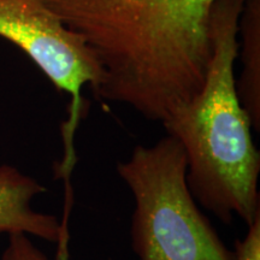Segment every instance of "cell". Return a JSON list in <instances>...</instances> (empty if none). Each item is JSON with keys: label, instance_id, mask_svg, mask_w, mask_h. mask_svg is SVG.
<instances>
[{"label": "cell", "instance_id": "obj_1", "mask_svg": "<svg viewBox=\"0 0 260 260\" xmlns=\"http://www.w3.org/2000/svg\"><path fill=\"white\" fill-rule=\"evenodd\" d=\"M95 54L93 94L162 122L203 87L216 0H45Z\"/></svg>", "mask_w": 260, "mask_h": 260}, {"label": "cell", "instance_id": "obj_2", "mask_svg": "<svg viewBox=\"0 0 260 260\" xmlns=\"http://www.w3.org/2000/svg\"><path fill=\"white\" fill-rule=\"evenodd\" d=\"M245 0H216L211 15L212 53L199 92L161 122L184 149L188 189L224 224L239 216L251 225L260 214V153L240 103L235 64Z\"/></svg>", "mask_w": 260, "mask_h": 260}, {"label": "cell", "instance_id": "obj_3", "mask_svg": "<svg viewBox=\"0 0 260 260\" xmlns=\"http://www.w3.org/2000/svg\"><path fill=\"white\" fill-rule=\"evenodd\" d=\"M184 149L168 135L154 145H138L117 164L135 199L132 247L140 260H235L186 182Z\"/></svg>", "mask_w": 260, "mask_h": 260}, {"label": "cell", "instance_id": "obj_4", "mask_svg": "<svg viewBox=\"0 0 260 260\" xmlns=\"http://www.w3.org/2000/svg\"><path fill=\"white\" fill-rule=\"evenodd\" d=\"M0 37L23 51L52 84L70 98L68 118L60 126L63 158L54 164L53 174L54 180L64 182V206L71 207V175L77 161L75 134L89 109L83 88H98L102 68L86 42L45 0H0Z\"/></svg>", "mask_w": 260, "mask_h": 260}, {"label": "cell", "instance_id": "obj_5", "mask_svg": "<svg viewBox=\"0 0 260 260\" xmlns=\"http://www.w3.org/2000/svg\"><path fill=\"white\" fill-rule=\"evenodd\" d=\"M46 191L34 178L11 165L0 167V234H30L45 241L58 243L60 222L56 216L40 213L30 207L35 195Z\"/></svg>", "mask_w": 260, "mask_h": 260}, {"label": "cell", "instance_id": "obj_6", "mask_svg": "<svg viewBox=\"0 0 260 260\" xmlns=\"http://www.w3.org/2000/svg\"><path fill=\"white\" fill-rule=\"evenodd\" d=\"M239 56L241 74L236 79L240 103L251 119L252 128L260 132V0H245L240 16Z\"/></svg>", "mask_w": 260, "mask_h": 260}, {"label": "cell", "instance_id": "obj_7", "mask_svg": "<svg viewBox=\"0 0 260 260\" xmlns=\"http://www.w3.org/2000/svg\"><path fill=\"white\" fill-rule=\"evenodd\" d=\"M2 260H50L25 234H10Z\"/></svg>", "mask_w": 260, "mask_h": 260}, {"label": "cell", "instance_id": "obj_8", "mask_svg": "<svg viewBox=\"0 0 260 260\" xmlns=\"http://www.w3.org/2000/svg\"><path fill=\"white\" fill-rule=\"evenodd\" d=\"M235 246V260H260V214L248 225V233L243 239H237Z\"/></svg>", "mask_w": 260, "mask_h": 260}]
</instances>
